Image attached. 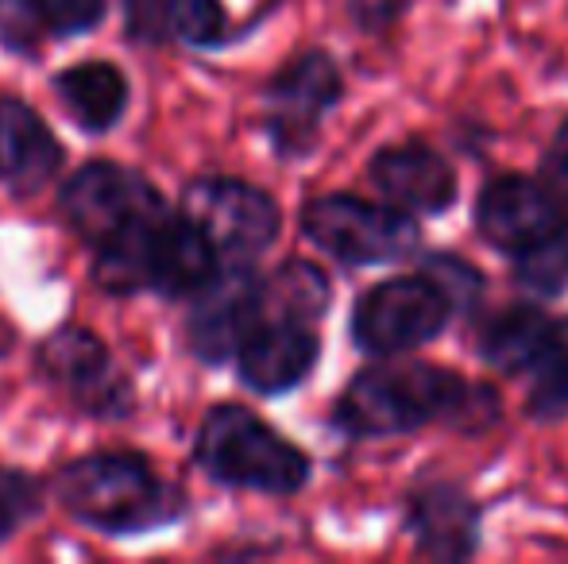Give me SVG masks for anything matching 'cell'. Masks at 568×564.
Masks as SVG:
<instances>
[{
	"instance_id": "cell-7",
	"label": "cell",
	"mask_w": 568,
	"mask_h": 564,
	"mask_svg": "<svg viewBox=\"0 0 568 564\" xmlns=\"http://www.w3.org/2000/svg\"><path fill=\"white\" fill-rule=\"evenodd\" d=\"M453 298L434 275H398L364 290L352 309V345L375 360H395L442 337Z\"/></svg>"
},
{
	"instance_id": "cell-15",
	"label": "cell",
	"mask_w": 568,
	"mask_h": 564,
	"mask_svg": "<svg viewBox=\"0 0 568 564\" xmlns=\"http://www.w3.org/2000/svg\"><path fill=\"white\" fill-rule=\"evenodd\" d=\"M406 530L422 557L468 561L479 550V506L453 480H422L406 499Z\"/></svg>"
},
{
	"instance_id": "cell-23",
	"label": "cell",
	"mask_w": 568,
	"mask_h": 564,
	"mask_svg": "<svg viewBox=\"0 0 568 564\" xmlns=\"http://www.w3.org/2000/svg\"><path fill=\"white\" fill-rule=\"evenodd\" d=\"M39 8H43L47 31L54 39L90 35L109 16V0H39Z\"/></svg>"
},
{
	"instance_id": "cell-6",
	"label": "cell",
	"mask_w": 568,
	"mask_h": 564,
	"mask_svg": "<svg viewBox=\"0 0 568 564\" xmlns=\"http://www.w3.org/2000/svg\"><path fill=\"white\" fill-rule=\"evenodd\" d=\"M36 376L51 391H59L78 414L93 422H120L132 418L135 387L116 368L109 345L85 325H59L36 345Z\"/></svg>"
},
{
	"instance_id": "cell-12",
	"label": "cell",
	"mask_w": 568,
	"mask_h": 564,
	"mask_svg": "<svg viewBox=\"0 0 568 564\" xmlns=\"http://www.w3.org/2000/svg\"><path fill=\"white\" fill-rule=\"evenodd\" d=\"M317 360H322V337H317L314 321L267 309L263 321L247 332L232 363H236V376L247 391L263 394V399H278V394L306 383Z\"/></svg>"
},
{
	"instance_id": "cell-2",
	"label": "cell",
	"mask_w": 568,
	"mask_h": 564,
	"mask_svg": "<svg viewBox=\"0 0 568 564\" xmlns=\"http://www.w3.org/2000/svg\"><path fill=\"white\" fill-rule=\"evenodd\" d=\"M51 495L78 526L105 537H143L179 526L190 499L163 480L155 460L132 449L85 452L54 472Z\"/></svg>"
},
{
	"instance_id": "cell-19",
	"label": "cell",
	"mask_w": 568,
	"mask_h": 564,
	"mask_svg": "<svg viewBox=\"0 0 568 564\" xmlns=\"http://www.w3.org/2000/svg\"><path fill=\"white\" fill-rule=\"evenodd\" d=\"M166 31L194 51L229 43V12L221 0H166Z\"/></svg>"
},
{
	"instance_id": "cell-20",
	"label": "cell",
	"mask_w": 568,
	"mask_h": 564,
	"mask_svg": "<svg viewBox=\"0 0 568 564\" xmlns=\"http://www.w3.org/2000/svg\"><path fill=\"white\" fill-rule=\"evenodd\" d=\"M47 511V483L23 468L0 464V550L20 534L28 522Z\"/></svg>"
},
{
	"instance_id": "cell-8",
	"label": "cell",
	"mask_w": 568,
	"mask_h": 564,
	"mask_svg": "<svg viewBox=\"0 0 568 564\" xmlns=\"http://www.w3.org/2000/svg\"><path fill=\"white\" fill-rule=\"evenodd\" d=\"M344 98L341 66L329 51L314 47L291 59L263 90V132L283 163H298L322 140L325 116Z\"/></svg>"
},
{
	"instance_id": "cell-9",
	"label": "cell",
	"mask_w": 568,
	"mask_h": 564,
	"mask_svg": "<svg viewBox=\"0 0 568 564\" xmlns=\"http://www.w3.org/2000/svg\"><path fill=\"white\" fill-rule=\"evenodd\" d=\"M179 209L202 228L225 264H255L283 233V209L267 189L229 174L186 182Z\"/></svg>"
},
{
	"instance_id": "cell-11",
	"label": "cell",
	"mask_w": 568,
	"mask_h": 564,
	"mask_svg": "<svg viewBox=\"0 0 568 564\" xmlns=\"http://www.w3.org/2000/svg\"><path fill=\"white\" fill-rule=\"evenodd\" d=\"M565 213L546 182L526 174H499L476 197V228L491 248L507 256H530L561 236Z\"/></svg>"
},
{
	"instance_id": "cell-17",
	"label": "cell",
	"mask_w": 568,
	"mask_h": 564,
	"mask_svg": "<svg viewBox=\"0 0 568 564\" xmlns=\"http://www.w3.org/2000/svg\"><path fill=\"white\" fill-rule=\"evenodd\" d=\"M557 332V317L538 306H510L487 317L476 332L479 360L503 376H530Z\"/></svg>"
},
{
	"instance_id": "cell-3",
	"label": "cell",
	"mask_w": 568,
	"mask_h": 564,
	"mask_svg": "<svg viewBox=\"0 0 568 564\" xmlns=\"http://www.w3.org/2000/svg\"><path fill=\"white\" fill-rule=\"evenodd\" d=\"M194 464L221 488L275 499L298 495L314 472L298 444L240 402H217L205 410L194 433Z\"/></svg>"
},
{
	"instance_id": "cell-4",
	"label": "cell",
	"mask_w": 568,
	"mask_h": 564,
	"mask_svg": "<svg viewBox=\"0 0 568 564\" xmlns=\"http://www.w3.org/2000/svg\"><path fill=\"white\" fill-rule=\"evenodd\" d=\"M163 213H171L163 189L143 171L113 163V158H93L78 166L59 189L62 225L93 252L128 240Z\"/></svg>"
},
{
	"instance_id": "cell-22",
	"label": "cell",
	"mask_w": 568,
	"mask_h": 564,
	"mask_svg": "<svg viewBox=\"0 0 568 564\" xmlns=\"http://www.w3.org/2000/svg\"><path fill=\"white\" fill-rule=\"evenodd\" d=\"M47 20L39 0H0V47L8 54H39Z\"/></svg>"
},
{
	"instance_id": "cell-16",
	"label": "cell",
	"mask_w": 568,
	"mask_h": 564,
	"mask_svg": "<svg viewBox=\"0 0 568 564\" xmlns=\"http://www.w3.org/2000/svg\"><path fill=\"white\" fill-rule=\"evenodd\" d=\"M51 90L85 136H109L124 121L128 101H132V82L109 59H85L59 70L51 78Z\"/></svg>"
},
{
	"instance_id": "cell-25",
	"label": "cell",
	"mask_w": 568,
	"mask_h": 564,
	"mask_svg": "<svg viewBox=\"0 0 568 564\" xmlns=\"http://www.w3.org/2000/svg\"><path fill=\"white\" fill-rule=\"evenodd\" d=\"M124 35L140 47H159L171 39L166 31V0H120Z\"/></svg>"
},
{
	"instance_id": "cell-10",
	"label": "cell",
	"mask_w": 568,
	"mask_h": 564,
	"mask_svg": "<svg viewBox=\"0 0 568 564\" xmlns=\"http://www.w3.org/2000/svg\"><path fill=\"white\" fill-rule=\"evenodd\" d=\"M263 314H267V294H263V275L255 271V264H225L217 279L197 298H190V356L205 368L232 363L247 332L263 321Z\"/></svg>"
},
{
	"instance_id": "cell-18",
	"label": "cell",
	"mask_w": 568,
	"mask_h": 564,
	"mask_svg": "<svg viewBox=\"0 0 568 564\" xmlns=\"http://www.w3.org/2000/svg\"><path fill=\"white\" fill-rule=\"evenodd\" d=\"M263 294H267L271 314L306 317V321H322L333 301L329 275L310 259H286L283 267L263 275Z\"/></svg>"
},
{
	"instance_id": "cell-27",
	"label": "cell",
	"mask_w": 568,
	"mask_h": 564,
	"mask_svg": "<svg viewBox=\"0 0 568 564\" xmlns=\"http://www.w3.org/2000/svg\"><path fill=\"white\" fill-rule=\"evenodd\" d=\"M541 174H546L541 182H546V186L557 194V202H561V213H565V221H568V121L561 124V129H557L554 143H549Z\"/></svg>"
},
{
	"instance_id": "cell-13",
	"label": "cell",
	"mask_w": 568,
	"mask_h": 564,
	"mask_svg": "<svg viewBox=\"0 0 568 564\" xmlns=\"http://www.w3.org/2000/svg\"><path fill=\"white\" fill-rule=\"evenodd\" d=\"M372 182L390 205L414 213V217H437V213L453 209L456 194H460L456 166L422 140L390 143V147L375 151Z\"/></svg>"
},
{
	"instance_id": "cell-24",
	"label": "cell",
	"mask_w": 568,
	"mask_h": 564,
	"mask_svg": "<svg viewBox=\"0 0 568 564\" xmlns=\"http://www.w3.org/2000/svg\"><path fill=\"white\" fill-rule=\"evenodd\" d=\"M422 271L434 275V279L442 283V290L449 294L456 309H471L479 301V294H484V275H479L471 264H464L460 256H453V252L429 256L426 264H422Z\"/></svg>"
},
{
	"instance_id": "cell-21",
	"label": "cell",
	"mask_w": 568,
	"mask_h": 564,
	"mask_svg": "<svg viewBox=\"0 0 568 564\" xmlns=\"http://www.w3.org/2000/svg\"><path fill=\"white\" fill-rule=\"evenodd\" d=\"M534 391H530V414L557 418L568 410V317L557 321V332L549 340L541 363L530 371Z\"/></svg>"
},
{
	"instance_id": "cell-14",
	"label": "cell",
	"mask_w": 568,
	"mask_h": 564,
	"mask_svg": "<svg viewBox=\"0 0 568 564\" xmlns=\"http://www.w3.org/2000/svg\"><path fill=\"white\" fill-rule=\"evenodd\" d=\"M67 147L51 124L20 98H0V186L12 197H36L62 174Z\"/></svg>"
},
{
	"instance_id": "cell-1",
	"label": "cell",
	"mask_w": 568,
	"mask_h": 564,
	"mask_svg": "<svg viewBox=\"0 0 568 564\" xmlns=\"http://www.w3.org/2000/svg\"><path fill=\"white\" fill-rule=\"evenodd\" d=\"M495 418H499V399L491 387L464 383L442 363L364 368L333 407V425L352 441L414 433L429 422H449L476 433Z\"/></svg>"
},
{
	"instance_id": "cell-26",
	"label": "cell",
	"mask_w": 568,
	"mask_h": 564,
	"mask_svg": "<svg viewBox=\"0 0 568 564\" xmlns=\"http://www.w3.org/2000/svg\"><path fill=\"white\" fill-rule=\"evenodd\" d=\"M414 8V0H348V16L359 31L379 35V31L395 28L406 12Z\"/></svg>"
},
{
	"instance_id": "cell-5",
	"label": "cell",
	"mask_w": 568,
	"mask_h": 564,
	"mask_svg": "<svg viewBox=\"0 0 568 564\" xmlns=\"http://www.w3.org/2000/svg\"><path fill=\"white\" fill-rule=\"evenodd\" d=\"M302 236L344 267H379L406 259L422 240L414 213L375 205L356 194H322L302 205Z\"/></svg>"
}]
</instances>
